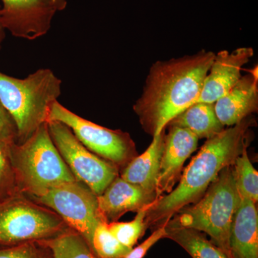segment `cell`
I'll return each mask as SVG.
<instances>
[{
    "label": "cell",
    "instance_id": "obj_1",
    "mask_svg": "<svg viewBox=\"0 0 258 258\" xmlns=\"http://www.w3.org/2000/svg\"><path fill=\"white\" fill-rule=\"evenodd\" d=\"M215 56L203 50L152 64L133 106L146 133L159 135L176 115L197 103Z\"/></svg>",
    "mask_w": 258,
    "mask_h": 258
},
{
    "label": "cell",
    "instance_id": "obj_2",
    "mask_svg": "<svg viewBox=\"0 0 258 258\" xmlns=\"http://www.w3.org/2000/svg\"><path fill=\"white\" fill-rule=\"evenodd\" d=\"M248 118L224 129L206 142L185 168L179 184L168 195H163L150 205L146 215L147 227L156 229L169 221L184 207L197 203L210 185L248 146Z\"/></svg>",
    "mask_w": 258,
    "mask_h": 258
},
{
    "label": "cell",
    "instance_id": "obj_3",
    "mask_svg": "<svg viewBox=\"0 0 258 258\" xmlns=\"http://www.w3.org/2000/svg\"><path fill=\"white\" fill-rule=\"evenodd\" d=\"M61 86V80L48 69L37 70L23 79L0 72V103L14 122L16 143H23L47 123Z\"/></svg>",
    "mask_w": 258,
    "mask_h": 258
},
{
    "label": "cell",
    "instance_id": "obj_4",
    "mask_svg": "<svg viewBox=\"0 0 258 258\" xmlns=\"http://www.w3.org/2000/svg\"><path fill=\"white\" fill-rule=\"evenodd\" d=\"M19 192L27 198L40 196L47 189L77 181L51 138L47 123L22 144L8 145Z\"/></svg>",
    "mask_w": 258,
    "mask_h": 258
},
{
    "label": "cell",
    "instance_id": "obj_5",
    "mask_svg": "<svg viewBox=\"0 0 258 258\" xmlns=\"http://www.w3.org/2000/svg\"><path fill=\"white\" fill-rule=\"evenodd\" d=\"M240 201L233 165L227 166L192 206H186L168 221L171 225L194 229L210 236L215 245L231 257V227Z\"/></svg>",
    "mask_w": 258,
    "mask_h": 258
},
{
    "label": "cell",
    "instance_id": "obj_6",
    "mask_svg": "<svg viewBox=\"0 0 258 258\" xmlns=\"http://www.w3.org/2000/svg\"><path fill=\"white\" fill-rule=\"evenodd\" d=\"M69 228L53 210L23 194L0 203V247L50 240Z\"/></svg>",
    "mask_w": 258,
    "mask_h": 258
},
{
    "label": "cell",
    "instance_id": "obj_7",
    "mask_svg": "<svg viewBox=\"0 0 258 258\" xmlns=\"http://www.w3.org/2000/svg\"><path fill=\"white\" fill-rule=\"evenodd\" d=\"M48 121L63 123L88 150L114 164L118 169L124 168L137 156L135 143L130 134L105 128L85 119L58 101L51 107Z\"/></svg>",
    "mask_w": 258,
    "mask_h": 258
},
{
    "label": "cell",
    "instance_id": "obj_8",
    "mask_svg": "<svg viewBox=\"0 0 258 258\" xmlns=\"http://www.w3.org/2000/svg\"><path fill=\"white\" fill-rule=\"evenodd\" d=\"M30 199L60 215L70 228L82 235L91 247L97 225L108 222L100 212L96 195L79 180L56 185L40 196Z\"/></svg>",
    "mask_w": 258,
    "mask_h": 258
},
{
    "label": "cell",
    "instance_id": "obj_9",
    "mask_svg": "<svg viewBox=\"0 0 258 258\" xmlns=\"http://www.w3.org/2000/svg\"><path fill=\"white\" fill-rule=\"evenodd\" d=\"M47 123L52 142L75 177L97 197L101 195L118 176L119 169L88 150L63 123Z\"/></svg>",
    "mask_w": 258,
    "mask_h": 258
},
{
    "label": "cell",
    "instance_id": "obj_10",
    "mask_svg": "<svg viewBox=\"0 0 258 258\" xmlns=\"http://www.w3.org/2000/svg\"><path fill=\"white\" fill-rule=\"evenodd\" d=\"M0 23L13 36L33 40L46 35L57 8L54 0H1Z\"/></svg>",
    "mask_w": 258,
    "mask_h": 258
},
{
    "label": "cell",
    "instance_id": "obj_11",
    "mask_svg": "<svg viewBox=\"0 0 258 258\" xmlns=\"http://www.w3.org/2000/svg\"><path fill=\"white\" fill-rule=\"evenodd\" d=\"M253 55V49L249 47H239L232 52L222 50L215 53L197 102L215 103L230 91L242 77V68Z\"/></svg>",
    "mask_w": 258,
    "mask_h": 258
},
{
    "label": "cell",
    "instance_id": "obj_12",
    "mask_svg": "<svg viewBox=\"0 0 258 258\" xmlns=\"http://www.w3.org/2000/svg\"><path fill=\"white\" fill-rule=\"evenodd\" d=\"M199 139L187 129L169 125V132L164 137L161 154L157 190V200L172 191L181 176V171L186 159L198 148Z\"/></svg>",
    "mask_w": 258,
    "mask_h": 258
},
{
    "label": "cell",
    "instance_id": "obj_13",
    "mask_svg": "<svg viewBox=\"0 0 258 258\" xmlns=\"http://www.w3.org/2000/svg\"><path fill=\"white\" fill-rule=\"evenodd\" d=\"M249 71L215 103L217 118L224 126L240 123L258 109L257 75Z\"/></svg>",
    "mask_w": 258,
    "mask_h": 258
},
{
    "label": "cell",
    "instance_id": "obj_14",
    "mask_svg": "<svg viewBox=\"0 0 258 258\" xmlns=\"http://www.w3.org/2000/svg\"><path fill=\"white\" fill-rule=\"evenodd\" d=\"M98 208L108 222H117L128 212H137L157 200V196L119 176L97 197Z\"/></svg>",
    "mask_w": 258,
    "mask_h": 258
},
{
    "label": "cell",
    "instance_id": "obj_15",
    "mask_svg": "<svg viewBox=\"0 0 258 258\" xmlns=\"http://www.w3.org/2000/svg\"><path fill=\"white\" fill-rule=\"evenodd\" d=\"M232 258H258V215L255 203L240 195L230 238Z\"/></svg>",
    "mask_w": 258,
    "mask_h": 258
},
{
    "label": "cell",
    "instance_id": "obj_16",
    "mask_svg": "<svg viewBox=\"0 0 258 258\" xmlns=\"http://www.w3.org/2000/svg\"><path fill=\"white\" fill-rule=\"evenodd\" d=\"M165 134L164 130L153 137L152 143L147 150L134 157L123 168L120 177L157 196L156 190Z\"/></svg>",
    "mask_w": 258,
    "mask_h": 258
},
{
    "label": "cell",
    "instance_id": "obj_17",
    "mask_svg": "<svg viewBox=\"0 0 258 258\" xmlns=\"http://www.w3.org/2000/svg\"><path fill=\"white\" fill-rule=\"evenodd\" d=\"M167 125L187 129L199 139L211 138L225 129L215 113V103L203 102L194 103Z\"/></svg>",
    "mask_w": 258,
    "mask_h": 258
},
{
    "label": "cell",
    "instance_id": "obj_18",
    "mask_svg": "<svg viewBox=\"0 0 258 258\" xmlns=\"http://www.w3.org/2000/svg\"><path fill=\"white\" fill-rule=\"evenodd\" d=\"M165 227L164 238L175 242L192 258H229L200 231L171 225L168 221L165 222Z\"/></svg>",
    "mask_w": 258,
    "mask_h": 258
},
{
    "label": "cell",
    "instance_id": "obj_19",
    "mask_svg": "<svg viewBox=\"0 0 258 258\" xmlns=\"http://www.w3.org/2000/svg\"><path fill=\"white\" fill-rule=\"evenodd\" d=\"M41 241L51 249L54 258H100L86 239L71 228L54 238Z\"/></svg>",
    "mask_w": 258,
    "mask_h": 258
},
{
    "label": "cell",
    "instance_id": "obj_20",
    "mask_svg": "<svg viewBox=\"0 0 258 258\" xmlns=\"http://www.w3.org/2000/svg\"><path fill=\"white\" fill-rule=\"evenodd\" d=\"M247 148H244L235 159L234 176L239 194L256 203L258 200V173L249 160Z\"/></svg>",
    "mask_w": 258,
    "mask_h": 258
},
{
    "label": "cell",
    "instance_id": "obj_21",
    "mask_svg": "<svg viewBox=\"0 0 258 258\" xmlns=\"http://www.w3.org/2000/svg\"><path fill=\"white\" fill-rule=\"evenodd\" d=\"M150 205L137 211L135 218L132 221L108 222V229L111 233L119 241L120 244L127 248H133L139 239L144 235L147 228L145 222L146 215Z\"/></svg>",
    "mask_w": 258,
    "mask_h": 258
},
{
    "label": "cell",
    "instance_id": "obj_22",
    "mask_svg": "<svg viewBox=\"0 0 258 258\" xmlns=\"http://www.w3.org/2000/svg\"><path fill=\"white\" fill-rule=\"evenodd\" d=\"M108 222H100L93 232L91 248L100 258H122L132 249L127 248L115 238Z\"/></svg>",
    "mask_w": 258,
    "mask_h": 258
},
{
    "label": "cell",
    "instance_id": "obj_23",
    "mask_svg": "<svg viewBox=\"0 0 258 258\" xmlns=\"http://www.w3.org/2000/svg\"><path fill=\"white\" fill-rule=\"evenodd\" d=\"M19 193L9 149L0 140V203Z\"/></svg>",
    "mask_w": 258,
    "mask_h": 258
},
{
    "label": "cell",
    "instance_id": "obj_24",
    "mask_svg": "<svg viewBox=\"0 0 258 258\" xmlns=\"http://www.w3.org/2000/svg\"><path fill=\"white\" fill-rule=\"evenodd\" d=\"M0 258H54L52 251L42 241L0 247Z\"/></svg>",
    "mask_w": 258,
    "mask_h": 258
},
{
    "label": "cell",
    "instance_id": "obj_25",
    "mask_svg": "<svg viewBox=\"0 0 258 258\" xmlns=\"http://www.w3.org/2000/svg\"><path fill=\"white\" fill-rule=\"evenodd\" d=\"M166 235L165 223L164 225L157 227L155 230L153 232L152 235L144 241L142 243L139 244L137 247H133L130 251L123 256L122 258H144L147 254L148 251L152 248L158 241L161 239L164 238Z\"/></svg>",
    "mask_w": 258,
    "mask_h": 258
},
{
    "label": "cell",
    "instance_id": "obj_26",
    "mask_svg": "<svg viewBox=\"0 0 258 258\" xmlns=\"http://www.w3.org/2000/svg\"><path fill=\"white\" fill-rule=\"evenodd\" d=\"M0 140L6 145L17 141V129L14 122L0 103Z\"/></svg>",
    "mask_w": 258,
    "mask_h": 258
},
{
    "label": "cell",
    "instance_id": "obj_27",
    "mask_svg": "<svg viewBox=\"0 0 258 258\" xmlns=\"http://www.w3.org/2000/svg\"><path fill=\"white\" fill-rule=\"evenodd\" d=\"M57 11H62L67 7V0H54Z\"/></svg>",
    "mask_w": 258,
    "mask_h": 258
},
{
    "label": "cell",
    "instance_id": "obj_28",
    "mask_svg": "<svg viewBox=\"0 0 258 258\" xmlns=\"http://www.w3.org/2000/svg\"><path fill=\"white\" fill-rule=\"evenodd\" d=\"M1 8V6H0ZM5 37V30L3 28V25H2L1 23H0V50L2 48V44H3V41H4V39Z\"/></svg>",
    "mask_w": 258,
    "mask_h": 258
}]
</instances>
